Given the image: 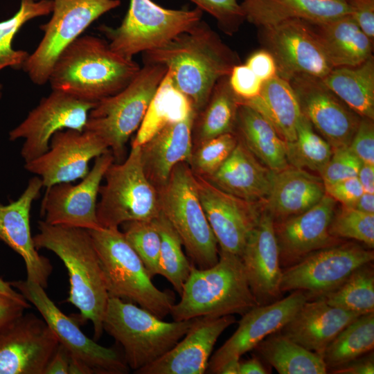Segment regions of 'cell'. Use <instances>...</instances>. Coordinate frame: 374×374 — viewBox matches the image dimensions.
Returning a JSON list of instances; mask_svg holds the SVG:
<instances>
[{"label": "cell", "instance_id": "obj_1", "mask_svg": "<svg viewBox=\"0 0 374 374\" xmlns=\"http://www.w3.org/2000/svg\"><path fill=\"white\" fill-rule=\"evenodd\" d=\"M143 62L164 65L197 114L206 104L217 82L229 76L240 60L202 19L161 47L143 53Z\"/></svg>", "mask_w": 374, "mask_h": 374}, {"label": "cell", "instance_id": "obj_2", "mask_svg": "<svg viewBox=\"0 0 374 374\" xmlns=\"http://www.w3.org/2000/svg\"><path fill=\"white\" fill-rule=\"evenodd\" d=\"M141 66L114 52L106 40L81 35L60 54L50 73L53 90L97 103L123 89Z\"/></svg>", "mask_w": 374, "mask_h": 374}, {"label": "cell", "instance_id": "obj_3", "mask_svg": "<svg viewBox=\"0 0 374 374\" xmlns=\"http://www.w3.org/2000/svg\"><path fill=\"white\" fill-rule=\"evenodd\" d=\"M38 229L33 236L37 249L49 250L63 262L70 283L66 301L78 309L82 321L92 323L94 339H99L109 296L89 231L44 220L38 222Z\"/></svg>", "mask_w": 374, "mask_h": 374}, {"label": "cell", "instance_id": "obj_4", "mask_svg": "<svg viewBox=\"0 0 374 374\" xmlns=\"http://www.w3.org/2000/svg\"><path fill=\"white\" fill-rule=\"evenodd\" d=\"M180 301L170 314L174 321L199 317H219L244 314L258 305L240 256L219 251L213 266L199 269L192 265Z\"/></svg>", "mask_w": 374, "mask_h": 374}, {"label": "cell", "instance_id": "obj_5", "mask_svg": "<svg viewBox=\"0 0 374 374\" xmlns=\"http://www.w3.org/2000/svg\"><path fill=\"white\" fill-rule=\"evenodd\" d=\"M109 297L128 301L163 319L175 303L172 292L158 289L143 262L118 228L88 230Z\"/></svg>", "mask_w": 374, "mask_h": 374}, {"label": "cell", "instance_id": "obj_6", "mask_svg": "<svg viewBox=\"0 0 374 374\" xmlns=\"http://www.w3.org/2000/svg\"><path fill=\"white\" fill-rule=\"evenodd\" d=\"M195 320L164 321L133 303L109 297L103 330L122 346L127 366L136 371L170 350Z\"/></svg>", "mask_w": 374, "mask_h": 374}, {"label": "cell", "instance_id": "obj_7", "mask_svg": "<svg viewBox=\"0 0 374 374\" xmlns=\"http://www.w3.org/2000/svg\"><path fill=\"white\" fill-rule=\"evenodd\" d=\"M167 71L163 64L143 62L128 85L97 102L89 112L84 130L95 133L103 141L116 163L123 161L126 144L139 128Z\"/></svg>", "mask_w": 374, "mask_h": 374}, {"label": "cell", "instance_id": "obj_8", "mask_svg": "<svg viewBox=\"0 0 374 374\" xmlns=\"http://www.w3.org/2000/svg\"><path fill=\"white\" fill-rule=\"evenodd\" d=\"M158 195L161 213L179 235L193 265L205 269L216 264L217 242L202 208L195 176L187 163L176 165Z\"/></svg>", "mask_w": 374, "mask_h": 374}, {"label": "cell", "instance_id": "obj_9", "mask_svg": "<svg viewBox=\"0 0 374 374\" xmlns=\"http://www.w3.org/2000/svg\"><path fill=\"white\" fill-rule=\"evenodd\" d=\"M99 190L96 214L104 228H118L126 222L152 220L161 213L158 191L148 179L141 145H132L127 158L111 164Z\"/></svg>", "mask_w": 374, "mask_h": 374}, {"label": "cell", "instance_id": "obj_10", "mask_svg": "<svg viewBox=\"0 0 374 374\" xmlns=\"http://www.w3.org/2000/svg\"><path fill=\"white\" fill-rule=\"evenodd\" d=\"M202 16L203 11L197 7L170 9L152 0H130L119 26L101 25L98 29L114 52L133 59L136 54L165 45L202 20Z\"/></svg>", "mask_w": 374, "mask_h": 374}, {"label": "cell", "instance_id": "obj_11", "mask_svg": "<svg viewBox=\"0 0 374 374\" xmlns=\"http://www.w3.org/2000/svg\"><path fill=\"white\" fill-rule=\"evenodd\" d=\"M52 16L40 26L44 35L22 69L35 84L48 82L53 64L70 44L97 19L121 5L120 0H53Z\"/></svg>", "mask_w": 374, "mask_h": 374}, {"label": "cell", "instance_id": "obj_12", "mask_svg": "<svg viewBox=\"0 0 374 374\" xmlns=\"http://www.w3.org/2000/svg\"><path fill=\"white\" fill-rule=\"evenodd\" d=\"M33 305L69 353L87 364L96 374H124L129 371L124 357L86 336L75 319L64 314L48 297L45 288L25 280L9 282Z\"/></svg>", "mask_w": 374, "mask_h": 374}, {"label": "cell", "instance_id": "obj_13", "mask_svg": "<svg viewBox=\"0 0 374 374\" xmlns=\"http://www.w3.org/2000/svg\"><path fill=\"white\" fill-rule=\"evenodd\" d=\"M373 251L355 244H334L314 251L283 271L280 291L303 292L319 297L341 285L360 267L370 263Z\"/></svg>", "mask_w": 374, "mask_h": 374}, {"label": "cell", "instance_id": "obj_14", "mask_svg": "<svg viewBox=\"0 0 374 374\" xmlns=\"http://www.w3.org/2000/svg\"><path fill=\"white\" fill-rule=\"evenodd\" d=\"M96 103L80 99L68 93L53 90L43 98L26 118L9 133V139H24L21 155L25 163L45 153L52 136L57 132L84 130L88 115Z\"/></svg>", "mask_w": 374, "mask_h": 374}, {"label": "cell", "instance_id": "obj_15", "mask_svg": "<svg viewBox=\"0 0 374 374\" xmlns=\"http://www.w3.org/2000/svg\"><path fill=\"white\" fill-rule=\"evenodd\" d=\"M260 30L261 42L274 57L278 75L287 80L301 74L323 79L333 69L311 23L290 19Z\"/></svg>", "mask_w": 374, "mask_h": 374}, {"label": "cell", "instance_id": "obj_16", "mask_svg": "<svg viewBox=\"0 0 374 374\" xmlns=\"http://www.w3.org/2000/svg\"><path fill=\"white\" fill-rule=\"evenodd\" d=\"M114 162V157L108 150L95 159L92 168L78 184L60 183L46 188L41 208L44 221L87 230L100 228L97 199L101 181Z\"/></svg>", "mask_w": 374, "mask_h": 374}, {"label": "cell", "instance_id": "obj_17", "mask_svg": "<svg viewBox=\"0 0 374 374\" xmlns=\"http://www.w3.org/2000/svg\"><path fill=\"white\" fill-rule=\"evenodd\" d=\"M108 150L103 141L91 131L63 130L52 136L45 153L25 163L24 168L39 177L43 186L48 188L83 179L90 170L89 161Z\"/></svg>", "mask_w": 374, "mask_h": 374}, {"label": "cell", "instance_id": "obj_18", "mask_svg": "<svg viewBox=\"0 0 374 374\" xmlns=\"http://www.w3.org/2000/svg\"><path fill=\"white\" fill-rule=\"evenodd\" d=\"M302 114L332 149L348 147L361 118L339 98L322 79L297 75L289 80Z\"/></svg>", "mask_w": 374, "mask_h": 374}, {"label": "cell", "instance_id": "obj_19", "mask_svg": "<svg viewBox=\"0 0 374 374\" xmlns=\"http://www.w3.org/2000/svg\"><path fill=\"white\" fill-rule=\"evenodd\" d=\"M59 344L43 319L23 314L0 332V374H43Z\"/></svg>", "mask_w": 374, "mask_h": 374}, {"label": "cell", "instance_id": "obj_20", "mask_svg": "<svg viewBox=\"0 0 374 374\" xmlns=\"http://www.w3.org/2000/svg\"><path fill=\"white\" fill-rule=\"evenodd\" d=\"M195 176L202 208L220 251L241 258L261 213L255 204L256 202L237 197L204 177Z\"/></svg>", "mask_w": 374, "mask_h": 374}, {"label": "cell", "instance_id": "obj_21", "mask_svg": "<svg viewBox=\"0 0 374 374\" xmlns=\"http://www.w3.org/2000/svg\"><path fill=\"white\" fill-rule=\"evenodd\" d=\"M309 299L302 291L271 303L258 305L242 314L231 337L209 359L207 371L217 373L222 366L256 347L269 335L278 332Z\"/></svg>", "mask_w": 374, "mask_h": 374}, {"label": "cell", "instance_id": "obj_22", "mask_svg": "<svg viewBox=\"0 0 374 374\" xmlns=\"http://www.w3.org/2000/svg\"><path fill=\"white\" fill-rule=\"evenodd\" d=\"M42 187L41 179L35 176L17 200L8 204L0 202V241L21 256L26 280L46 289L53 267L48 258L38 253L30 224L32 204L39 197Z\"/></svg>", "mask_w": 374, "mask_h": 374}, {"label": "cell", "instance_id": "obj_23", "mask_svg": "<svg viewBox=\"0 0 374 374\" xmlns=\"http://www.w3.org/2000/svg\"><path fill=\"white\" fill-rule=\"evenodd\" d=\"M235 322L233 314L199 317L186 335L166 353L135 371L139 374H202L220 335Z\"/></svg>", "mask_w": 374, "mask_h": 374}, {"label": "cell", "instance_id": "obj_24", "mask_svg": "<svg viewBox=\"0 0 374 374\" xmlns=\"http://www.w3.org/2000/svg\"><path fill=\"white\" fill-rule=\"evenodd\" d=\"M251 290L258 305L271 303L280 296L283 271L273 217L260 213L241 256Z\"/></svg>", "mask_w": 374, "mask_h": 374}, {"label": "cell", "instance_id": "obj_25", "mask_svg": "<svg viewBox=\"0 0 374 374\" xmlns=\"http://www.w3.org/2000/svg\"><path fill=\"white\" fill-rule=\"evenodd\" d=\"M335 206L336 201L325 194L309 209L275 226L280 262L283 259L294 264L314 251L336 244L329 233Z\"/></svg>", "mask_w": 374, "mask_h": 374}, {"label": "cell", "instance_id": "obj_26", "mask_svg": "<svg viewBox=\"0 0 374 374\" xmlns=\"http://www.w3.org/2000/svg\"><path fill=\"white\" fill-rule=\"evenodd\" d=\"M195 115L194 111L184 120L165 126L141 145L145 173L157 191L166 184L176 165L189 163Z\"/></svg>", "mask_w": 374, "mask_h": 374}, {"label": "cell", "instance_id": "obj_27", "mask_svg": "<svg viewBox=\"0 0 374 374\" xmlns=\"http://www.w3.org/2000/svg\"><path fill=\"white\" fill-rule=\"evenodd\" d=\"M359 316L331 306L321 298L308 299L278 332L321 356L339 332Z\"/></svg>", "mask_w": 374, "mask_h": 374}, {"label": "cell", "instance_id": "obj_28", "mask_svg": "<svg viewBox=\"0 0 374 374\" xmlns=\"http://www.w3.org/2000/svg\"><path fill=\"white\" fill-rule=\"evenodd\" d=\"M245 20L261 28L290 19L319 24L350 15L347 0H242Z\"/></svg>", "mask_w": 374, "mask_h": 374}, {"label": "cell", "instance_id": "obj_29", "mask_svg": "<svg viewBox=\"0 0 374 374\" xmlns=\"http://www.w3.org/2000/svg\"><path fill=\"white\" fill-rule=\"evenodd\" d=\"M274 172L260 163L238 139L222 166L205 179L226 193L249 202H258L267 199Z\"/></svg>", "mask_w": 374, "mask_h": 374}, {"label": "cell", "instance_id": "obj_30", "mask_svg": "<svg viewBox=\"0 0 374 374\" xmlns=\"http://www.w3.org/2000/svg\"><path fill=\"white\" fill-rule=\"evenodd\" d=\"M326 194L321 177L303 169L288 166L274 172L266 211L273 217L285 219L309 209Z\"/></svg>", "mask_w": 374, "mask_h": 374}, {"label": "cell", "instance_id": "obj_31", "mask_svg": "<svg viewBox=\"0 0 374 374\" xmlns=\"http://www.w3.org/2000/svg\"><path fill=\"white\" fill-rule=\"evenodd\" d=\"M312 25L333 68L357 66L373 56V42L350 15Z\"/></svg>", "mask_w": 374, "mask_h": 374}, {"label": "cell", "instance_id": "obj_32", "mask_svg": "<svg viewBox=\"0 0 374 374\" xmlns=\"http://www.w3.org/2000/svg\"><path fill=\"white\" fill-rule=\"evenodd\" d=\"M239 101L261 114L285 142L296 139V127L303 114L288 80L277 75L263 82L257 97Z\"/></svg>", "mask_w": 374, "mask_h": 374}, {"label": "cell", "instance_id": "obj_33", "mask_svg": "<svg viewBox=\"0 0 374 374\" xmlns=\"http://www.w3.org/2000/svg\"><path fill=\"white\" fill-rule=\"evenodd\" d=\"M234 133H238L239 140L272 171L277 172L289 166L286 142L271 123L251 107L240 103Z\"/></svg>", "mask_w": 374, "mask_h": 374}, {"label": "cell", "instance_id": "obj_34", "mask_svg": "<svg viewBox=\"0 0 374 374\" xmlns=\"http://www.w3.org/2000/svg\"><path fill=\"white\" fill-rule=\"evenodd\" d=\"M324 84L362 118L374 119V59L354 66L335 67Z\"/></svg>", "mask_w": 374, "mask_h": 374}, {"label": "cell", "instance_id": "obj_35", "mask_svg": "<svg viewBox=\"0 0 374 374\" xmlns=\"http://www.w3.org/2000/svg\"><path fill=\"white\" fill-rule=\"evenodd\" d=\"M229 76L217 82L206 104L196 114L192 128L193 147L218 136L234 133L240 101L230 87Z\"/></svg>", "mask_w": 374, "mask_h": 374}, {"label": "cell", "instance_id": "obj_36", "mask_svg": "<svg viewBox=\"0 0 374 374\" xmlns=\"http://www.w3.org/2000/svg\"><path fill=\"white\" fill-rule=\"evenodd\" d=\"M194 111L189 99L175 87L167 71L132 145H141L165 126L184 120Z\"/></svg>", "mask_w": 374, "mask_h": 374}, {"label": "cell", "instance_id": "obj_37", "mask_svg": "<svg viewBox=\"0 0 374 374\" xmlns=\"http://www.w3.org/2000/svg\"><path fill=\"white\" fill-rule=\"evenodd\" d=\"M273 333L255 348L280 374H325L322 357L284 336Z\"/></svg>", "mask_w": 374, "mask_h": 374}, {"label": "cell", "instance_id": "obj_38", "mask_svg": "<svg viewBox=\"0 0 374 374\" xmlns=\"http://www.w3.org/2000/svg\"><path fill=\"white\" fill-rule=\"evenodd\" d=\"M374 347V312L360 315L332 340L321 357L327 366H342Z\"/></svg>", "mask_w": 374, "mask_h": 374}, {"label": "cell", "instance_id": "obj_39", "mask_svg": "<svg viewBox=\"0 0 374 374\" xmlns=\"http://www.w3.org/2000/svg\"><path fill=\"white\" fill-rule=\"evenodd\" d=\"M53 6V0H21L17 12L10 18L0 21V71L8 66L22 69L29 53L12 48L14 37L28 21L51 14ZM1 89L0 83V98Z\"/></svg>", "mask_w": 374, "mask_h": 374}, {"label": "cell", "instance_id": "obj_40", "mask_svg": "<svg viewBox=\"0 0 374 374\" xmlns=\"http://www.w3.org/2000/svg\"><path fill=\"white\" fill-rule=\"evenodd\" d=\"M364 265L336 289L317 298L331 306L356 312L360 315L374 312V275Z\"/></svg>", "mask_w": 374, "mask_h": 374}, {"label": "cell", "instance_id": "obj_41", "mask_svg": "<svg viewBox=\"0 0 374 374\" xmlns=\"http://www.w3.org/2000/svg\"><path fill=\"white\" fill-rule=\"evenodd\" d=\"M331 145L314 130L310 122L302 114L296 127V139L286 142L288 163L298 168H308L319 173L330 159Z\"/></svg>", "mask_w": 374, "mask_h": 374}, {"label": "cell", "instance_id": "obj_42", "mask_svg": "<svg viewBox=\"0 0 374 374\" xmlns=\"http://www.w3.org/2000/svg\"><path fill=\"white\" fill-rule=\"evenodd\" d=\"M155 222L161 238L159 274L166 278L180 295L192 265L183 251L179 235L168 220L160 213Z\"/></svg>", "mask_w": 374, "mask_h": 374}, {"label": "cell", "instance_id": "obj_43", "mask_svg": "<svg viewBox=\"0 0 374 374\" xmlns=\"http://www.w3.org/2000/svg\"><path fill=\"white\" fill-rule=\"evenodd\" d=\"M123 234L138 254L151 278L159 274L161 238L155 219L123 224Z\"/></svg>", "mask_w": 374, "mask_h": 374}, {"label": "cell", "instance_id": "obj_44", "mask_svg": "<svg viewBox=\"0 0 374 374\" xmlns=\"http://www.w3.org/2000/svg\"><path fill=\"white\" fill-rule=\"evenodd\" d=\"M238 142L235 133H226L196 146L188 163L193 172L204 178L213 175L225 162Z\"/></svg>", "mask_w": 374, "mask_h": 374}, {"label": "cell", "instance_id": "obj_45", "mask_svg": "<svg viewBox=\"0 0 374 374\" xmlns=\"http://www.w3.org/2000/svg\"><path fill=\"white\" fill-rule=\"evenodd\" d=\"M334 238H346L362 242L369 248L374 247V213H364L345 207L334 215L329 227Z\"/></svg>", "mask_w": 374, "mask_h": 374}, {"label": "cell", "instance_id": "obj_46", "mask_svg": "<svg viewBox=\"0 0 374 374\" xmlns=\"http://www.w3.org/2000/svg\"><path fill=\"white\" fill-rule=\"evenodd\" d=\"M196 7L211 15L226 34L236 33L245 20L238 0H189Z\"/></svg>", "mask_w": 374, "mask_h": 374}, {"label": "cell", "instance_id": "obj_47", "mask_svg": "<svg viewBox=\"0 0 374 374\" xmlns=\"http://www.w3.org/2000/svg\"><path fill=\"white\" fill-rule=\"evenodd\" d=\"M363 163L348 147L332 149V155L319 172L325 185L357 177Z\"/></svg>", "mask_w": 374, "mask_h": 374}, {"label": "cell", "instance_id": "obj_48", "mask_svg": "<svg viewBox=\"0 0 374 374\" xmlns=\"http://www.w3.org/2000/svg\"><path fill=\"white\" fill-rule=\"evenodd\" d=\"M230 87L239 100H249L257 97L262 82L246 65L238 64L233 66L229 76Z\"/></svg>", "mask_w": 374, "mask_h": 374}, {"label": "cell", "instance_id": "obj_49", "mask_svg": "<svg viewBox=\"0 0 374 374\" xmlns=\"http://www.w3.org/2000/svg\"><path fill=\"white\" fill-rule=\"evenodd\" d=\"M348 148L363 163L374 165V124L373 119L361 118Z\"/></svg>", "mask_w": 374, "mask_h": 374}, {"label": "cell", "instance_id": "obj_50", "mask_svg": "<svg viewBox=\"0 0 374 374\" xmlns=\"http://www.w3.org/2000/svg\"><path fill=\"white\" fill-rule=\"evenodd\" d=\"M325 193L345 207L353 208L364 193L357 177L325 185Z\"/></svg>", "mask_w": 374, "mask_h": 374}, {"label": "cell", "instance_id": "obj_51", "mask_svg": "<svg viewBox=\"0 0 374 374\" xmlns=\"http://www.w3.org/2000/svg\"><path fill=\"white\" fill-rule=\"evenodd\" d=\"M350 15L365 35L374 40V0H347Z\"/></svg>", "mask_w": 374, "mask_h": 374}, {"label": "cell", "instance_id": "obj_52", "mask_svg": "<svg viewBox=\"0 0 374 374\" xmlns=\"http://www.w3.org/2000/svg\"><path fill=\"white\" fill-rule=\"evenodd\" d=\"M245 64L262 82L278 75L275 59L267 49H261L252 53Z\"/></svg>", "mask_w": 374, "mask_h": 374}, {"label": "cell", "instance_id": "obj_53", "mask_svg": "<svg viewBox=\"0 0 374 374\" xmlns=\"http://www.w3.org/2000/svg\"><path fill=\"white\" fill-rule=\"evenodd\" d=\"M28 301H21L0 293V332L20 317L26 308Z\"/></svg>", "mask_w": 374, "mask_h": 374}, {"label": "cell", "instance_id": "obj_54", "mask_svg": "<svg viewBox=\"0 0 374 374\" xmlns=\"http://www.w3.org/2000/svg\"><path fill=\"white\" fill-rule=\"evenodd\" d=\"M69 352L61 344L46 366L43 374H68Z\"/></svg>", "mask_w": 374, "mask_h": 374}, {"label": "cell", "instance_id": "obj_55", "mask_svg": "<svg viewBox=\"0 0 374 374\" xmlns=\"http://www.w3.org/2000/svg\"><path fill=\"white\" fill-rule=\"evenodd\" d=\"M332 373L338 374H373V356L355 359L342 366L333 368Z\"/></svg>", "mask_w": 374, "mask_h": 374}, {"label": "cell", "instance_id": "obj_56", "mask_svg": "<svg viewBox=\"0 0 374 374\" xmlns=\"http://www.w3.org/2000/svg\"><path fill=\"white\" fill-rule=\"evenodd\" d=\"M357 177L364 192L374 194V165L363 163Z\"/></svg>", "mask_w": 374, "mask_h": 374}, {"label": "cell", "instance_id": "obj_57", "mask_svg": "<svg viewBox=\"0 0 374 374\" xmlns=\"http://www.w3.org/2000/svg\"><path fill=\"white\" fill-rule=\"evenodd\" d=\"M269 373L260 362L256 357L241 362L240 374H266Z\"/></svg>", "mask_w": 374, "mask_h": 374}, {"label": "cell", "instance_id": "obj_58", "mask_svg": "<svg viewBox=\"0 0 374 374\" xmlns=\"http://www.w3.org/2000/svg\"><path fill=\"white\" fill-rule=\"evenodd\" d=\"M68 374H93L92 369L84 362L70 355Z\"/></svg>", "mask_w": 374, "mask_h": 374}, {"label": "cell", "instance_id": "obj_59", "mask_svg": "<svg viewBox=\"0 0 374 374\" xmlns=\"http://www.w3.org/2000/svg\"><path fill=\"white\" fill-rule=\"evenodd\" d=\"M353 208L364 213H374V194L364 192Z\"/></svg>", "mask_w": 374, "mask_h": 374}, {"label": "cell", "instance_id": "obj_60", "mask_svg": "<svg viewBox=\"0 0 374 374\" xmlns=\"http://www.w3.org/2000/svg\"><path fill=\"white\" fill-rule=\"evenodd\" d=\"M240 358H233L225 364L217 371L219 374H240Z\"/></svg>", "mask_w": 374, "mask_h": 374}, {"label": "cell", "instance_id": "obj_61", "mask_svg": "<svg viewBox=\"0 0 374 374\" xmlns=\"http://www.w3.org/2000/svg\"><path fill=\"white\" fill-rule=\"evenodd\" d=\"M0 293L14 298L21 301H27L26 299L10 285L9 282H6L0 278Z\"/></svg>", "mask_w": 374, "mask_h": 374}]
</instances>
